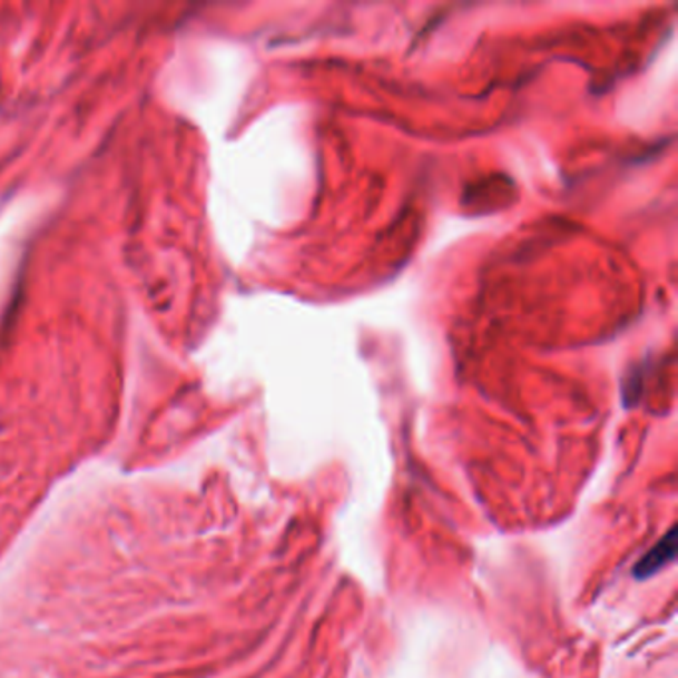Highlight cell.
Returning a JSON list of instances; mask_svg holds the SVG:
<instances>
[{
  "mask_svg": "<svg viewBox=\"0 0 678 678\" xmlns=\"http://www.w3.org/2000/svg\"><path fill=\"white\" fill-rule=\"evenodd\" d=\"M677 556V531L670 530L665 538L660 539L655 548L650 549L649 553L637 563L635 567V577L645 579V577L655 576L662 567L670 563Z\"/></svg>",
  "mask_w": 678,
  "mask_h": 678,
  "instance_id": "obj_1",
  "label": "cell"
}]
</instances>
